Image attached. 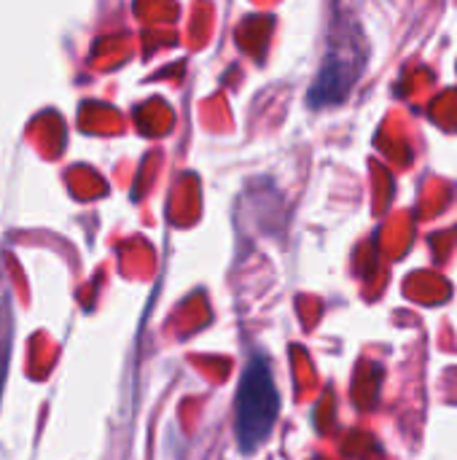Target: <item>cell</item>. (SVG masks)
I'll list each match as a JSON object with an SVG mask.
<instances>
[{
	"instance_id": "cell-1",
	"label": "cell",
	"mask_w": 457,
	"mask_h": 460,
	"mask_svg": "<svg viewBox=\"0 0 457 460\" xmlns=\"http://www.w3.org/2000/svg\"><path fill=\"white\" fill-rule=\"evenodd\" d=\"M237 445L242 453H256L272 434L275 420L280 415V396L272 377V367L264 356L253 358L237 385Z\"/></svg>"
},
{
	"instance_id": "cell-2",
	"label": "cell",
	"mask_w": 457,
	"mask_h": 460,
	"mask_svg": "<svg viewBox=\"0 0 457 460\" xmlns=\"http://www.w3.org/2000/svg\"><path fill=\"white\" fill-rule=\"evenodd\" d=\"M358 73H361L358 59L331 54L323 62V67H321L312 89H310V102L312 105H337V102H342L347 97L353 81L358 78Z\"/></svg>"
}]
</instances>
